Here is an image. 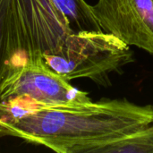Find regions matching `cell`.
<instances>
[{
    "label": "cell",
    "instance_id": "obj_1",
    "mask_svg": "<svg viewBox=\"0 0 153 153\" xmlns=\"http://www.w3.org/2000/svg\"><path fill=\"white\" fill-rule=\"evenodd\" d=\"M153 124V106L108 100L45 108L1 121L0 136H13L57 153H95L101 146Z\"/></svg>",
    "mask_w": 153,
    "mask_h": 153
},
{
    "label": "cell",
    "instance_id": "obj_2",
    "mask_svg": "<svg viewBox=\"0 0 153 153\" xmlns=\"http://www.w3.org/2000/svg\"><path fill=\"white\" fill-rule=\"evenodd\" d=\"M11 58L6 76L25 65H43L72 33L52 0H10ZM5 76V77H6Z\"/></svg>",
    "mask_w": 153,
    "mask_h": 153
},
{
    "label": "cell",
    "instance_id": "obj_3",
    "mask_svg": "<svg viewBox=\"0 0 153 153\" xmlns=\"http://www.w3.org/2000/svg\"><path fill=\"white\" fill-rule=\"evenodd\" d=\"M134 61L128 45L105 31L70 33L58 51L45 56L42 65L67 81L89 78L101 85L109 74Z\"/></svg>",
    "mask_w": 153,
    "mask_h": 153
},
{
    "label": "cell",
    "instance_id": "obj_4",
    "mask_svg": "<svg viewBox=\"0 0 153 153\" xmlns=\"http://www.w3.org/2000/svg\"><path fill=\"white\" fill-rule=\"evenodd\" d=\"M89 94L44 65H25L5 77L0 95V122L45 108L91 102Z\"/></svg>",
    "mask_w": 153,
    "mask_h": 153
},
{
    "label": "cell",
    "instance_id": "obj_5",
    "mask_svg": "<svg viewBox=\"0 0 153 153\" xmlns=\"http://www.w3.org/2000/svg\"><path fill=\"white\" fill-rule=\"evenodd\" d=\"M91 8L103 31L153 56V0H99Z\"/></svg>",
    "mask_w": 153,
    "mask_h": 153
},
{
    "label": "cell",
    "instance_id": "obj_6",
    "mask_svg": "<svg viewBox=\"0 0 153 153\" xmlns=\"http://www.w3.org/2000/svg\"><path fill=\"white\" fill-rule=\"evenodd\" d=\"M68 22L72 32L103 31L97 21L91 5L85 0H52Z\"/></svg>",
    "mask_w": 153,
    "mask_h": 153
},
{
    "label": "cell",
    "instance_id": "obj_7",
    "mask_svg": "<svg viewBox=\"0 0 153 153\" xmlns=\"http://www.w3.org/2000/svg\"><path fill=\"white\" fill-rule=\"evenodd\" d=\"M95 153H153V124L100 147Z\"/></svg>",
    "mask_w": 153,
    "mask_h": 153
},
{
    "label": "cell",
    "instance_id": "obj_8",
    "mask_svg": "<svg viewBox=\"0 0 153 153\" xmlns=\"http://www.w3.org/2000/svg\"><path fill=\"white\" fill-rule=\"evenodd\" d=\"M11 38L10 0H0V95L11 58Z\"/></svg>",
    "mask_w": 153,
    "mask_h": 153
}]
</instances>
